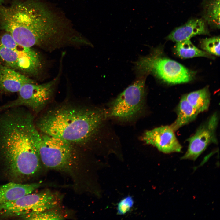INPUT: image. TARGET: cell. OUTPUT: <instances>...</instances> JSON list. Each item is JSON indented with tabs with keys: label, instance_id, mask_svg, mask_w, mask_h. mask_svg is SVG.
I'll use <instances>...</instances> for the list:
<instances>
[{
	"label": "cell",
	"instance_id": "cell-12",
	"mask_svg": "<svg viewBox=\"0 0 220 220\" xmlns=\"http://www.w3.org/2000/svg\"><path fill=\"white\" fill-rule=\"evenodd\" d=\"M208 35L205 21L200 19L189 20L184 25L176 28L167 37L169 40L176 42L190 39L198 35Z\"/></svg>",
	"mask_w": 220,
	"mask_h": 220
},
{
	"label": "cell",
	"instance_id": "cell-14",
	"mask_svg": "<svg viewBox=\"0 0 220 220\" xmlns=\"http://www.w3.org/2000/svg\"><path fill=\"white\" fill-rule=\"evenodd\" d=\"M175 111L176 118L170 126L174 131L194 121L199 114L187 101L185 95L182 97Z\"/></svg>",
	"mask_w": 220,
	"mask_h": 220
},
{
	"label": "cell",
	"instance_id": "cell-3",
	"mask_svg": "<svg viewBox=\"0 0 220 220\" xmlns=\"http://www.w3.org/2000/svg\"><path fill=\"white\" fill-rule=\"evenodd\" d=\"M35 142L41 163L46 168L72 176L79 170L81 159L73 144L38 130Z\"/></svg>",
	"mask_w": 220,
	"mask_h": 220
},
{
	"label": "cell",
	"instance_id": "cell-5",
	"mask_svg": "<svg viewBox=\"0 0 220 220\" xmlns=\"http://www.w3.org/2000/svg\"><path fill=\"white\" fill-rule=\"evenodd\" d=\"M59 198L50 191L24 195L14 201L0 204V217H19L54 208L59 204Z\"/></svg>",
	"mask_w": 220,
	"mask_h": 220
},
{
	"label": "cell",
	"instance_id": "cell-17",
	"mask_svg": "<svg viewBox=\"0 0 220 220\" xmlns=\"http://www.w3.org/2000/svg\"><path fill=\"white\" fill-rule=\"evenodd\" d=\"M174 49L176 54L182 58L204 57L213 59V57L211 54L199 49L195 46L190 39L177 42Z\"/></svg>",
	"mask_w": 220,
	"mask_h": 220
},
{
	"label": "cell",
	"instance_id": "cell-9",
	"mask_svg": "<svg viewBox=\"0 0 220 220\" xmlns=\"http://www.w3.org/2000/svg\"><path fill=\"white\" fill-rule=\"evenodd\" d=\"M0 59L5 65L25 75L37 76L43 67L41 57L34 49L23 53L7 48L0 43Z\"/></svg>",
	"mask_w": 220,
	"mask_h": 220
},
{
	"label": "cell",
	"instance_id": "cell-11",
	"mask_svg": "<svg viewBox=\"0 0 220 220\" xmlns=\"http://www.w3.org/2000/svg\"><path fill=\"white\" fill-rule=\"evenodd\" d=\"M27 83L36 82L27 75L0 64V90L7 93L18 92Z\"/></svg>",
	"mask_w": 220,
	"mask_h": 220
},
{
	"label": "cell",
	"instance_id": "cell-7",
	"mask_svg": "<svg viewBox=\"0 0 220 220\" xmlns=\"http://www.w3.org/2000/svg\"><path fill=\"white\" fill-rule=\"evenodd\" d=\"M60 73L46 83H27L19 90L17 98L0 106V111L18 107H25L37 113L44 108L50 100L60 78Z\"/></svg>",
	"mask_w": 220,
	"mask_h": 220
},
{
	"label": "cell",
	"instance_id": "cell-2",
	"mask_svg": "<svg viewBox=\"0 0 220 220\" xmlns=\"http://www.w3.org/2000/svg\"><path fill=\"white\" fill-rule=\"evenodd\" d=\"M105 115L90 108L63 106L49 111L35 124L41 133L79 144L88 142L95 135Z\"/></svg>",
	"mask_w": 220,
	"mask_h": 220
},
{
	"label": "cell",
	"instance_id": "cell-16",
	"mask_svg": "<svg viewBox=\"0 0 220 220\" xmlns=\"http://www.w3.org/2000/svg\"><path fill=\"white\" fill-rule=\"evenodd\" d=\"M203 17L211 27L220 28V0H204Z\"/></svg>",
	"mask_w": 220,
	"mask_h": 220
},
{
	"label": "cell",
	"instance_id": "cell-20",
	"mask_svg": "<svg viewBox=\"0 0 220 220\" xmlns=\"http://www.w3.org/2000/svg\"><path fill=\"white\" fill-rule=\"evenodd\" d=\"M134 200L130 196H127L121 200L117 205V213L123 215L129 211L133 206Z\"/></svg>",
	"mask_w": 220,
	"mask_h": 220
},
{
	"label": "cell",
	"instance_id": "cell-21",
	"mask_svg": "<svg viewBox=\"0 0 220 220\" xmlns=\"http://www.w3.org/2000/svg\"><path fill=\"white\" fill-rule=\"evenodd\" d=\"M8 0H0V6L4 5L5 2Z\"/></svg>",
	"mask_w": 220,
	"mask_h": 220
},
{
	"label": "cell",
	"instance_id": "cell-4",
	"mask_svg": "<svg viewBox=\"0 0 220 220\" xmlns=\"http://www.w3.org/2000/svg\"><path fill=\"white\" fill-rule=\"evenodd\" d=\"M137 71L141 74L152 73L169 83L188 82L194 77L193 72L178 62L159 55L156 51L141 57L136 64Z\"/></svg>",
	"mask_w": 220,
	"mask_h": 220
},
{
	"label": "cell",
	"instance_id": "cell-6",
	"mask_svg": "<svg viewBox=\"0 0 220 220\" xmlns=\"http://www.w3.org/2000/svg\"><path fill=\"white\" fill-rule=\"evenodd\" d=\"M145 78L138 79L111 102L107 116L123 120L134 117L142 109L145 95Z\"/></svg>",
	"mask_w": 220,
	"mask_h": 220
},
{
	"label": "cell",
	"instance_id": "cell-18",
	"mask_svg": "<svg viewBox=\"0 0 220 220\" xmlns=\"http://www.w3.org/2000/svg\"><path fill=\"white\" fill-rule=\"evenodd\" d=\"M23 220H61L64 217L54 208L42 212L28 214L20 217Z\"/></svg>",
	"mask_w": 220,
	"mask_h": 220
},
{
	"label": "cell",
	"instance_id": "cell-8",
	"mask_svg": "<svg viewBox=\"0 0 220 220\" xmlns=\"http://www.w3.org/2000/svg\"><path fill=\"white\" fill-rule=\"evenodd\" d=\"M219 120L218 113L215 112L198 128L188 139V146L182 159L195 160L210 144H217L216 132Z\"/></svg>",
	"mask_w": 220,
	"mask_h": 220
},
{
	"label": "cell",
	"instance_id": "cell-1",
	"mask_svg": "<svg viewBox=\"0 0 220 220\" xmlns=\"http://www.w3.org/2000/svg\"><path fill=\"white\" fill-rule=\"evenodd\" d=\"M0 30L22 46L48 51L70 46L74 32L69 20L42 0H15L0 6Z\"/></svg>",
	"mask_w": 220,
	"mask_h": 220
},
{
	"label": "cell",
	"instance_id": "cell-15",
	"mask_svg": "<svg viewBox=\"0 0 220 220\" xmlns=\"http://www.w3.org/2000/svg\"><path fill=\"white\" fill-rule=\"evenodd\" d=\"M188 102L199 114L207 111L210 102V94L207 86L185 94Z\"/></svg>",
	"mask_w": 220,
	"mask_h": 220
},
{
	"label": "cell",
	"instance_id": "cell-19",
	"mask_svg": "<svg viewBox=\"0 0 220 220\" xmlns=\"http://www.w3.org/2000/svg\"><path fill=\"white\" fill-rule=\"evenodd\" d=\"M220 37L215 36L202 39L200 47L204 51L216 56L220 55Z\"/></svg>",
	"mask_w": 220,
	"mask_h": 220
},
{
	"label": "cell",
	"instance_id": "cell-10",
	"mask_svg": "<svg viewBox=\"0 0 220 220\" xmlns=\"http://www.w3.org/2000/svg\"><path fill=\"white\" fill-rule=\"evenodd\" d=\"M142 139L165 153L179 152L182 150V147L170 126H161L146 131Z\"/></svg>",
	"mask_w": 220,
	"mask_h": 220
},
{
	"label": "cell",
	"instance_id": "cell-13",
	"mask_svg": "<svg viewBox=\"0 0 220 220\" xmlns=\"http://www.w3.org/2000/svg\"><path fill=\"white\" fill-rule=\"evenodd\" d=\"M40 186L39 183L24 184L13 182L0 185V204L31 193Z\"/></svg>",
	"mask_w": 220,
	"mask_h": 220
}]
</instances>
